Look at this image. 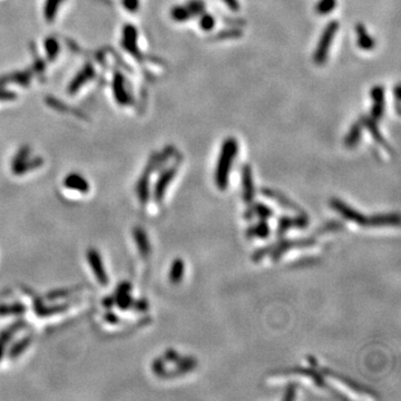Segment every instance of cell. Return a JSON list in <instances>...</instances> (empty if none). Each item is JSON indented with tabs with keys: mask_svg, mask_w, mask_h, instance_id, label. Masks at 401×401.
<instances>
[{
	"mask_svg": "<svg viewBox=\"0 0 401 401\" xmlns=\"http://www.w3.org/2000/svg\"><path fill=\"white\" fill-rule=\"evenodd\" d=\"M238 152V143L234 137H228L221 146L215 172V183L219 191H225L229 184V175Z\"/></svg>",
	"mask_w": 401,
	"mask_h": 401,
	"instance_id": "obj_1",
	"label": "cell"
},
{
	"mask_svg": "<svg viewBox=\"0 0 401 401\" xmlns=\"http://www.w3.org/2000/svg\"><path fill=\"white\" fill-rule=\"evenodd\" d=\"M272 376H303L307 377L310 380H312L315 386H318L319 388H322V389H327L332 394H334L337 398L341 399H347L346 396L344 394H340L337 392V390L332 389L331 387L328 385V383L325 379V376L319 371L315 370L314 367H294V368H288V369H283V370H276L274 371V374Z\"/></svg>",
	"mask_w": 401,
	"mask_h": 401,
	"instance_id": "obj_2",
	"label": "cell"
},
{
	"mask_svg": "<svg viewBox=\"0 0 401 401\" xmlns=\"http://www.w3.org/2000/svg\"><path fill=\"white\" fill-rule=\"evenodd\" d=\"M339 26L340 25L337 21H332L326 26L325 29H323L313 55V61L318 66H322V65L326 64L328 59L329 50L331 48V45L334 41V36L339 30Z\"/></svg>",
	"mask_w": 401,
	"mask_h": 401,
	"instance_id": "obj_3",
	"label": "cell"
},
{
	"mask_svg": "<svg viewBox=\"0 0 401 401\" xmlns=\"http://www.w3.org/2000/svg\"><path fill=\"white\" fill-rule=\"evenodd\" d=\"M181 162H182V156L179 155L178 158L175 161V163L172 164L170 167H167V169L161 172L156 183H155L154 194H153L155 202H156L157 204H161L162 202H163L167 187H169L170 184L173 182L174 177L176 176V174L178 172Z\"/></svg>",
	"mask_w": 401,
	"mask_h": 401,
	"instance_id": "obj_4",
	"label": "cell"
},
{
	"mask_svg": "<svg viewBox=\"0 0 401 401\" xmlns=\"http://www.w3.org/2000/svg\"><path fill=\"white\" fill-rule=\"evenodd\" d=\"M316 244L315 237H306V238H296V240H281L279 242L273 243L272 251H271V257L272 261L276 262L287 253V252L294 249H306L312 248Z\"/></svg>",
	"mask_w": 401,
	"mask_h": 401,
	"instance_id": "obj_5",
	"label": "cell"
},
{
	"mask_svg": "<svg viewBox=\"0 0 401 401\" xmlns=\"http://www.w3.org/2000/svg\"><path fill=\"white\" fill-rule=\"evenodd\" d=\"M329 204L331 206V209H333L335 212H338L342 217L347 219V221L352 222L353 224H357L360 226H367L368 216H365L359 211L351 208L350 205L345 203L344 200L333 197L329 200Z\"/></svg>",
	"mask_w": 401,
	"mask_h": 401,
	"instance_id": "obj_6",
	"label": "cell"
},
{
	"mask_svg": "<svg viewBox=\"0 0 401 401\" xmlns=\"http://www.w3.org/2000/svg\"><path fill=\"white\" fill-rule=\"evenodd\" d=\"M321 373L323 374V376L330 377V378H332L333 380L338 381L339 384L344 385L345 387L348 388V389H350L351 391H353L355 393L362 394V396H369L372 398H378V394L376 393V391H373V390L369 389V388L360 385L359 383H357V381H354L349 377H346V376H344V374L335 372L331 369H328V368H321Z\"/></svg>",
	"mask_w": 401,
	"mask_h": 401,
	"instance_id": "obj_7",
	"label": "cell"
},
{
	"mask_svg": "<svg viewBox=\"0 0 401 401\" xmlns=\"http://www.w3.org/2000/svg\"><path fill=\"white\" fill-rule=\"evenodd\" d=\"M86 258L96 276V280L98 281L102 286H107L109 282L108 274L104 268V263H103L99 252L95 248H89L86 252Z\"/></svg>",
	"mask_w": 401,
	"mask_h": 401,
	"instance_id": "obj_8",
	"label": "cell"
},
{
	"mask_svg": "<svg viewBox=\"0 0 401 401\" xmlns=\"http://www.w3.org/2000/svg\"><path fill=\"white\" fill-rule=\"evenodd\" d=\"M309 226V217L307 214H296L295 216H282L277 223L276 235L281 237L291 229H307Z\"/></svg>",
	"mask_w": 401,
	"mask_h": 401,
	"instance_id": "obj_9",
	"label": "cell"
},
{
	"mask_svg": "<svg viewBox=\"0 0 401 401\" xmlns=\"http://www.w3.org/2000/svg\"><path fill=\"white\" fill-rule=\"evenodd\" d=\"M360 122H361L362 126L366 127L368 131H369L371 137L374 139V142H376L378 145H380L381 147L385 148V150L388 153H389L391 156H392V155H394L393 148L389 144H388L387 139L384 137V135L381 134L376 121L372 119L370 116H362V117L360 118Z\"/></svg>",
	"mask_w": 401,
	"mask_h": 401,
	"instance_id": "obj_10",
	"label": "cell"
},
{
	"mask_svg": "<svg viewBox=\"0 0 401 401\" xmlns=\"http://www.w3.org/2000/svg\"><path fill=\"white\" fill-rule=\"evenodd\" d=\"M370 97L372 101L370 117L378 122L385 114V88L380 85L373 86L370 90Z\"/></svg>",
	"mask_w": 401,
	"mask_h": 401,
	"instance_id": "obj_11",
	"label": "cell"
},
{
	"mask_svg": "<svg viewBox=\"0 0 401 401\" xmlns=\"http://www.w3.org/2000/svg\"><path fill=\"white\" fill-rule=\"evenodd\" d=\"M261 193L265 197L270 198L271 200H273V202L277 203L283 209L293 211V212L297 213V214H306V212L303 211L299 205H296L293 200H291L289 197H287L286 195H284V194H282L280 192L268 189V187H264V189L261 190Z\"/></svg>",
	"mask_w": 401,
	"mask_h": 401,
	"instance_id": "obj_12",
	"label": "cell"
},
{
	"mask_svg": "<svg viewBox=\"0 0 401 401\" xmlns=\"http://www.w3.org/2000/svg\"><path fill=\"white\" fill-rule=\"evenodd\" d=\"M242 186H243V200L247 204L253 202L255 196V189L253 182V174L250 165H244L242 167Z\"/></svg>",
	"mask_w": 401,
	"mask_h": 401,
	"instance_id": "obj_13",
	"label": "cell"
},
{
	"mask_svg": "<svg viewBox=\"0 0 401 401\" xmlns=\"http://www.w3.org/2000/svg\"><path fill=\"white\" fill-rule=\"evenodd\" d=\"M400 216L397 213L368 216L367 228H383V226H399Z\"/></svg>",
	"mask_w": 401,
	"mask_h": 401,
	"instance_id": "obj_14",
	"label": "cell"
},
{
	"mask_svg": "<svg viewBox=\"0 0 401 401\" xmlns=\"http://www.w3.org/2000/svg\"><path fill=\"white\" fill-rule=\"evenodd\" d=\"M64 186L68 190L77 191L81 193H88L90 185L87 179L78 173H70L64 179Z\"/></svg>",
	"mask_w": 401,
	"mask_h": 401,
	"instance_id": "obj_15",
	"label": "cell"
},
{
	"mask_svg": "<svg viewBox=\"0 0 401 401\" xmlns=\"http://www.w3.org/2000/svg\"><path fill=\"white\" fill-rule=\"evenodd\" d=\"M70 308V303H59V305H53V306H45L42 302L34 303V310L35 313L41 316V318H47V316L56 315L66 312Z\"/></svg>",
	"mask_w": 401,
	"mask_h": 401,
	"instance_id": "obj_16",
	"label": "cell"
},
{
	"mask_svg": "<svg viewBox=\"0 0 401 401\" xmlns=\"http://www.w3.org/2000/svg\"><path fill=\"white\" fill-rule=\"evenodd\" d=\"M133 237L137 245L141 256L143 258H147L151 254V244L150 241H148V236L145 230L141 228V226H135V228H133Z\"/></svg>",
	"mask_w": 401,
	"mask_h": 401,
	"instance_id": "obj_17",
	"label": "cell"
},
{
	"mask_svg": "<svg viewBox=\"0 0 401 401\" xmlns=\"http://www.w3.org/2000/svg\"><path fill=\"white\" fill-rule=\"evenodd\" d=\"M274 215V213L272 209H270L268 205H265L263 203H255V204H249V208L247 211L244 212V217L247 219H252L253 217L257 216L260 219H268L272 218Z\"/></svg>",
	"mask_w": 401,
	"mask_h": 401,
	"instance_id": "obj_18",
	"label": "cell"
},
{
	"mask_svg": "<svg viewBox=\"0 0 401 401\" xmlns=\"http://www.w3.org/2000/svg\"><path fill=\"white\" fill-rule=\"evenodd\" d=\"M26 327H27V321L24 319L16 320L15 322H12L11 325L6 327L4 330L0 331V341L4 342V344L7 346L9 342L14 339L15 335Z\"/></svg>",
	"mask_w": 401,
	"mask_h": 401,
	"instance_id": "obj_19",
	"label": "cell"
},
{
	"mask_svg": "<svg viewBox=\"0 0 401 401\" xmlns=\"http://www.w3.org/2000/svg\"><path fill=\"white\" fill-rule=\"evenodd\" d=\"M355 32H357L358 46L364 50H371L376 46V41L368 32L366 26L362 24L355 25Z\"/></svg>",
	"mask_w": 401,
	"mask_h": 401,
	"instance_id": "obj_20",
	"label": "cell"
},
{
	"mask_svg": "<svg viewBox=\"0 0 401 401\" xmlns=\"http://www.w3.org/2000/svg\"><path fill=\"white\" fill-rule=\"evenodd\" d=\"M124 47L135 57L141 58L137 47V32L133 26H127L124 29Z\"/></svg>",
	"mask_w": 401,
	"mask_h": 401,
	"instance_id": "obj_21",
	"label": "cell"
},
{
	"mask_svg": "<svg viewBox=\"0 0 401 401\" xmlns=\"http://www.w3.org/2000/svg\"><path fill=\"white\" fill-rule=\"evenodd\" d=\"M43 164H44V159L39 156L34 158H27L26 161L22 162V163L12 166L11 171L15 175H24V174L28 173L30 171L39 169L41 166H43Z\"/></svg>",
	"mask_w": 401,
	"mask_h": 401,
	"instance_id": "obj_22",
	"label": "cell"
},
{
	"mask_svg": "<svg viewBox=\"0 0 401 401\" xmlns=\"http://www.w3.org/2000/svg\"><path fill=\"white\" fill-rule=\"evenodd\" d=\"M150 177L151 175H148L146 173H143L141 175L138 182L136 184V193L141 204L145 206L148 200H150L151 196V191H150Z\"/></svg>",
	"mask_w": 401,
	"mask_h": 401,
	"instance_id": "obj_23",
	"label": "cell"
},
{
	"mask_svg": "<svg viewBox=\"0 0 401 401\" xmlns=\"http://www.w3.org/2000/svg\"><path fill=\"white\" fill-rule=\"evenodd\" d=\"M31 342H32V334H27V335H25V337H23L22 339L17 340L8 350V358L10 360L17 359L19 355L27 350L29 346L31 345Z\"/></svg>",
	"mask_w": 401,
	"mask_h": 401,
	"instance_id": "obj_24",
	"label": "cell"
},
{
	"mask_svg": "<svg viewBox=\"0 0 401 401\" xmlns=\"http://www.w3.org/2000/svg\"><path fill=\"white\" fill-rule=\"evenodd\" d=\"M362 126L361 122H355L352 124V126L349 129L348 134L345 137V146L348 148H353L359 144V142L362 136Z\"/></svg>",
	"mask_w": 401,
	"mask_h": 401,
	"instance_id": "obj_25",
	"label": "cell"
},
{
	"mask_svg": "<svg viewBox=\"0 0 401 401\" xmlns=\"http://www.w3.org/2000/svg\"><path fill=\"white\" fill-rule=\"evenodd\" d=\"M270 226L268 221L265 219H260V222L255 225H252L247 230V237L248 238H268L270 236Z\"/></svg>",
	"mask_w": 401,
	"mask_h": 401,
	"instance_id": "obj_26",
	"label": "cell"
},
{
	"mask_svg": "<svg viewBox=\"0 0 401 401\" xmlns=\"http://www.w3.org/2000/svg\"><path fill=\"white\" fill-rule=\"evenodd\" d=\"M184 270H185L184 261L181 257L175 258L171 265L170 273H169V279L171 283L178 284L181 281H182L184 276Z\"/></svg>",
	"mask_w": 401,
	"mask_h": 401,
	"instance_id": "obj_27",
	"label": "cell"
},
{
	"mask_svg": "<svg viewBox=\"0 0 401 401\" xmlns=\"http://www.w3.org/2000/svg\"><path fill=\"white\" fill-rule=\"evenodd\" d=\"M27 311V307L21 302L10 303V305H0V316L22 315Z\"/></svg>",
	"mask_w": 401,
	"mask_h": 401,
	"instance_id": "obj_28",
	"label": "cell"
},
{
	"mask_svg": "<svg viewBox=\"0 0 401 401\" xmlns=\"http://www.w3.org/2000/svg\"><path fill=\"white\" fill-rule=\"evenodd\" d=\"M243 35V31L241 28L237 27H233V28H228V29H223L221 31H218L216 35L212 37V41H228V39H236V38H240Z\"/></svg>",
	"mask_w": 401,
	"mask_h": 401,
	"instance_id": "obj_29",
	"label": "cell"
},
{
	"mask_svg": "<svg viewBox=\"0 0 401 401\" xmlns=\"http://www.w3.org/2000/svg\"><path fill=\"white\" fill-rule=\"evenodd\" d=\"M194 369H195V368L191 367V366H175L174 369H171V370L165 369L163 372L159 374V378H162V379L177 378L181 376H184V374L191 372Z\"/></svg>",
	"mask_w": 401,
	"mask_h": 401,
	"instance_id": "obj_30",
	"label": "cell"
},
{
	"mask_svg": "<svg viewBox=\"0 0 401 401\" xmlns=\"http://www.w3.org/2000/svg\"><path fill=\"white\" fill-rule=\"evenodd\" d=\"M81 288L76 287L73 289H57L54 291H50L46 294V300L47 301H56L59 299H65V297H68L70 295H73V293L79 291Z\"/></svg>",
	"mask_w": 401,
	"mask_h": 401,
	"instance_id": "obj_31",
	"label": "cell"
},
{
	"mask_svg": "<svg viewBox=\"0 0 401 401\" xmlns=\"http://www.w3.org/2000/svg\"><path fill=\"white\" fill-rule=\"evenodd\" d=\"M63 0H46L44 8V15L46 21L48 23H51L55 21V16L58 11V7H59Z\"/></svg>",
	"mask_w": 401,
	"mask_h": 401,
	"instance_id": "obj_32",
	"label": "cell"
},
{
	"mask_svg": "<svg viewBox=\"0 0 401 401\" xmlns=\"http://www.w3.org/2000/svg\"><path fill=\"white\" fill-rule=\"evenodd\" d=\"M171 17L173 21L177 23H183L186 21H190L192 18L189 9L186 8V6H174L171 10Z\"/></svg>",
	"mask_w": 401,
	"mask_h": 401,
	"instance_id": "obj_33",
	"label": "cell"
},
{
	"mask_svg": "<svg viewBox=\"0 0 401 401\" xmlns=\"http://www.w3.org/2000/svg\"><path fill=\"white\" fill-rule=\"evenodd\" d=\"M115 296V305L118 307L122 311H126L129 310L133 306L134 297L131 295V293H122V294H114Z\"/></svg>",
	"mask_w": 401,
	"mask_h": 401,
	"instance_id": "obj_34",
	"label": "cell"
},
{
	"mask_svg": "<svg viewBox=\"0 0 401 401\" xmlns=\"http://www.w3.org/2000/svg\"><path fill=\"white\" fill-rule=\"evenodd\" d=\"M93 74H94L93 68L90 67V66H87L85 69L83 70V73H82V74H79L78 76L76 77V78H75V81L73 82L72 85H70V87H69L70 92L75 93L76 90H77V88H78L79 86H82L83 84L86 82V79L90 78V77L93 76Z\"/></svg>",
	"mask_w": 401,
	"mask_h": 401,
	"instance_id": "obj_35",
	"label": "cell"
},
{
	"mask_svg": "<svg viewBox=\"0 0 401 401\" xmlns=\"http://www.w3.org/2000/svg\"><path fill=\"white\" fill-rule=\"evenodd\" d=\"M337 6V0H319V3L315 6L316 14L326 16L332 12Z\"/></svg>",
	"mask_w": 401,
	"mask_h": 401,
	"instance_id": "obj_36",
	"label": "cell"
},
{
	"mask_svg": "<svg viewBox=\"0 0 401 401\" xmlns=\"http://www.w3.org/2000/svg\"><path fill=\"white\" fill-rule=\"evenodd\" d=\"M186 8L189 9L190 14L193 17H198L200 14L205 11V4L202 0H190L185 4Z\"/></svg>",
	"mask_w": 401,
	"mask_h": 401,
	"instance_id": "obj_37",
	"label": "cell"
},
{
	"mask_svg": "<svg viewBox=\"0 0 401 401\" xmlns=\"http://www.w3.org/2000/svg\"><path fill=\"white\" fill-rule=\"evenodd\" d=\"M215 26V18L209 12H203L199 15V27L204 31H211Z\"/></svg>",
	"mask_w": 401,
	"mask_h": 401,
	"instance_id": "obj_38",
	"label": "cell"
},
{
	"mask_svg": "<svg viewBox=\"0 0 401 401\" xmlns=\"http://www.w3.org/2000/svg\"><path fill=\"white\" fill-rule=\"evenodd\" d=\"M344 228H345V225L342 222H339V221L327 222L325 225L321 226L320 229L316 230V234H325V233H329V232H335V231H339Z\"/></svg>",
	"mask_w": 401,
	"mask_h": 401,
	"instance_id": "obj_39",
	"label": "cell"
},
{
	"mask_svg": "<svg viewBox=\"0 0 401 401\" xmlns=\"http://www.w3.org/2000/svg\"><path fill=\"white\" fill-rule=\"evenodd\" d=\"M29 156H30V147L29 146H23L21 150L17 152V154L15 155L14 158H12L11 167L19 164V163H22V162L29 158Z\"/></svg>",
	"mask_w": 401,
	"mask_h": 401,
	"instance_id": "obj_40",
	"label": "cell"
},
{
	"mask_svg": "<svg viewBox=\"0 0 401 401\" xmlns=\"http://www.w3.org/2000/svg\"><path fill=\"white\" fill-rule=\"evenodd\" d=\"M165 364L166 361L164 360L163 357H158L156 359H154V361L152 362V370L154 374H156L157 377H159V374L166 369Z\"/></svg>",
	"mask_w": 401,
	"mask_h": 401,
	"instance_id": "obj_41",
	"label": "cell"
},
{
	"mask_svg": "<svg viewBox=\"0 0 401 401\" xmlns=\"http://www.w3.org/2000/svg\"><path fill=\"white\" fill-rule=\"evenodd\" d=\"M134 311L136 312H139V313H144L146 312L148 309H150V303H148V301L146 299H138V300H135L134 299V302H133V306L132 308Z\"/></svg>",
	"mask_w": 401,
	"mask_h": 401,
	"instance_id": "obj_42",
	"label": "cell"
},
{
	"mask_svg": "<svg viewBox=\"0 0 401 401\" xmlns=\"http://www.w3.org/2000/svg\"><path fill=\"white\" fill-rule=\"evenodd\" d=\"M296 390H297V385L291 383L286 387V391H284L283 394V400L289 401V400H293L296 397Z\"/></svg>",
	"mask_w": 401,
	"mask_h": 401,
	"instance_id": "obj_43",
	"label": "cell"
},
{
	"mask_svg": "<svg viewBox=\"0 0 401 401\" xmlns=\"http://www.w3.org/2000/svg\"><path fill=\"white\" fill-rule=\"evenodd\" d=\"M46 50H47V54H48V57L50 58V59H53V58H55L57 56V53H58V44L55 39H51V38H49V39L46 41Z\"/></svg>",
	"mask_w": 401,
	"mask_h": 401,
	"instance_id": "obj_44",
	"label": "cell"
},
{
	"mask_svg": "<svg viewBox=\"0 0 401 401\" xmlns=\"http://www.w3.org/2000/svg\"><path fill=\"white\" fill-rule=\"evenodd\" d=\"M163 358H164V360H165L166 362H171V364L175 365L176 362L179 360L181 354H179L177 351L174 350V349H171V348H170V349H167V350L164 352Z\"/></svg>",
	"mask_w": 401,
	"mask_h": 401,
	"instance_id": "obj_45",
	"label": "cell"
},
{
	"mask_svg": "<svg viewBox=\"0 0 401 401\" xmlns=\"http://www.w3.org/2000/svg\"><path fill=\"white\" fill-rule=\"evenodd\" d=\"M133 290V286L131 282H127V281H123L121 282L117 288H116L115 290V293L114 294H122V293H131Z\"/></svg>",
	"mask_w": 401,
	"mask_h": 401,
	"instance_id": "obj_46",
	"label": "cell"
},
{
	"mask_svg": "<svg viewBox=\"0 0 401 401\" xmlns=\"http://www.w3.org/2000/svg\"><path fill=\"white\" fill-rule=\"evenodd\" d=\"M104 320L107 323H109V325H118V323L121 322L119 316L116 313H114L113 311H111V310H108L107 312H105Z\"/></svg>",
	"mask_w": 401,
	"mask_h": 401,
	"instance_id": "obj_47",
	"label": "cell"
},
{
	"mask_svg": "<svg viewBox=\"0 0 401 401\" xmlns=\"http://www.w3.org/2000/svg\"><path fill=\"white\" fill-rule=\"evenodd\" d=\"M102 305L105 309L111 310L115 306V296L114 295L105 296L104 299H103V301H102Z\"/></svg>",
	"mask_w": 401,
	"mask_h": 401,
	"instance_id": "obj_48",
	"label": "cell"
},
{
	"mask_svg": "<svg viewBox=\"0 0 401 401\" xmlns=\"http://www.w3.org/2000/svg\"><path fill=\"white\" fill-rule=\"evenodd\" d=\"M125 7L129 11H136L138 8V0H125Z\"/></svg>",
	"mask_w": 401,
	"mask_h": 401,
	"instance_id": "obj_49",
	"label": "cell"
},
{
	"mask_svg": "<svg viewBox=\"0 0 401 401\" xmlns=\"http://www.w3.org/2000/svg\"><path fill=\"white\" fill-rule=\"evenodd\" d=\"M222 2L228 6V7L232 10V11H237L238 9H240V4H238L237 0H222Z\"/></svg>",
	"mask_w": 401,
	"mask_h": 401,
	"instance_id": "obj_50",
	"label": "cell"
},
{
	"mask_svg": "<svg viewBox=\"0 0 401 401\" xmlns=\"http://www.w3.org/2000/svg\"><path fill=\"white\" fill-rule=\"evenodd\" d=\"M400 94H401L400 86L397 85L396 88H394V97H396V109H397V113H398V114H400V105H399V102H400Z\"/></svg>",
	"mask_w": 401,
	"mask_h": 401,
	"instance_id": "obj_51",
	"label": "cell"
},
{
	"mask_svg": "<svg viewBox=\"0 0 401 401\" xmlns=\"http://www.w3.org/2000/svg\"><path fill=\"white\" fill-rule=\"evenodd\" d=\"M5 353H6V345L4 342L0 341V362H2V360L4 359Z\"/></svg>",
	"mask_w": 401,
	"mask_h": 401,
	"instance_id": "obj_52",
	"label": "cell"
}]
</instances>
